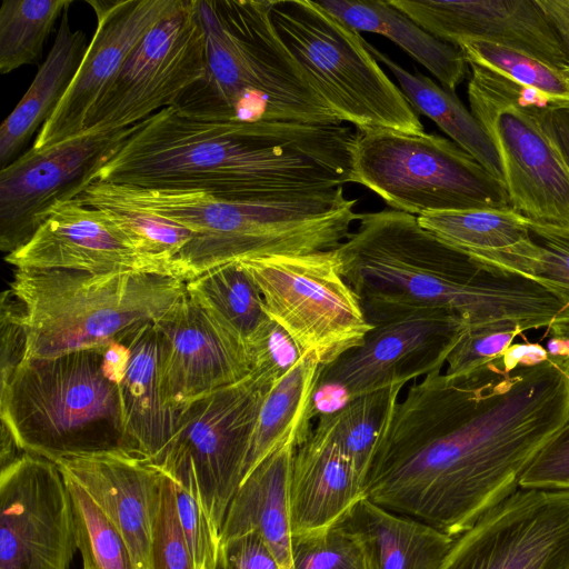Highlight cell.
<instances>
[{
  "label": "cell",
  "instance_id": "38",
  "mask_svg": "<svg viewBox=\"0 0 569 569\" xmlns=\"http://www.w3.org/2000/svg\"><path fill=\"white\" fill-rule=\"evenodd\" d=\"M293 569H371L359 539L335 523L292 536Z\"/></svg>",
  "mask_w": 569,
  "mask_h": 569
},
{
  "label": "cell",
  "instance_id": "37",
  "mask_svg": "<svg viewBox=\"0 0 569 569\" xmlns=\"http://www.w3.org/2000/svg\"><path fill=\"white\" fill-rule=\"evenodd\" d=\"M536 247L509 272L527 277L556 295L569 312V226L529 219Z\"/></svg>",
  "mask_w": 569,
  "mask_h": 569
},
{
  "label": "cell",
  "instance_id": "1",
  "mask_svg": "<svg viewBox=\"0 0 569 569\" xmlns=\"http://www.w3.org/2000/svg\"><path fill=\"white\" fill-rule=\"evenodd\" d=\"M390 401L365 497L453 538L520 489L538 452L569 421V357L507 373L437 370Z\"/></svg>",
  "mask_w": 569,
  "mask_h": 569
},
{
  "label": "cell",
  "instance_id": "2",
  "mask_svg": "<svg viewBox=\"0 0 569 569\" xmlns=\"http://www.w3.org/2000/svg\"><path fill=\"white\" fill-rule=\"evenodd\" d=\"M356 138L345 124H214L171 106L133 124L88 186L201 190L230 201L311 196L350 182Z\"/></svg>",
  "mask_w": 569,
  "mask_h": 569
},
{
  "label": "cell",
  "instance_id": "9",
  "mask_svg": "<svg viewBox=\"0 0 569 569\" xmlns=\"http://www.w3.org/2000/svg\"><path fill=\"white\" fill-rule=\"evenodd\" d=\"M350 182L370 189L391 209L416 217L512 208L502 180L453 141L435 133L358 132Z\"/></svg>",
  "mask_w": 569,
  "mask_h": 569
},
{
  "label": "cell",
  "instance_id": "11",
  "mask_svg": "<svg viewBox=\"0 0 569 569\" xmlns=\"http://www.w3.org/2000/svg\"><path fill=\"white\" fill-rule=\"evenodd\" d=\"M270 319L320 367L360 346L373 328L341 274L335 250L239 260Z\"/></svg>",
  "mask_w": 569,
  "mask_h": 569
},
{
  "label": "cell",
  "instance_id": "10",
  "mask_svg": "<svg viewBox=\"0 0 569 569\" xmlns=\"http://www.w3.org/2000/svg\"><path fill=\"white\" fill-rule=\"evenodd\" d=\"M468 100L499 156L512 209L530 220L569 226V170L543 129V112L557 102L478 64Z\"/></svg>",
  "mask_w": 569,
  "mask_h": 569
},
{
  "label": "cell",
  "instance_id": "19",
  "mask_svg": "<svg viewBox=\"0 0 569 569\" xmlns=\"http://www.w3.org/2000/svg\"><path fill=\"white\" fill-rule=\"evenodd\" d=\"M178 1H87L97 17L94 34L67 92L41 127L33 149H47L82 133L88 114L132 50Z\"/></svg>",
  "mask_w": 569,
  "mask_h": 569
},
{
  "label": "cell",
  "instance_id": "13",
  "mask_svg": "<svg viewBox=\"0 0 569 569\" xmlns=\"http://www.w3.org/2000/svg\"><path fill=\"white\" fill-rule=\"evenodd\" d=\"M204 68L198 2L179 0L132 50L88 114L82 133L128 128L173 106L203 77Z\"/></svg>",
  "mask_w": 569,
  "mask_h": 569
},
{
  "label": "cell",
  "instance_id": "31",
  "mask_svg": "<svg viewBox=\"0 0 569 569\" xmlns=\"http://www.w3.org/2000/svg\"><path fill=\"white\" fill-rule=\"evenodd\" d=\"M320 368L312 357L303 356L266 396L251 439L243 479L291 435L309 432L308 410Z\"/></svg>",
  "mask_w": 569,
  "mask_h": 569
},
{
  "label": "cell",
  "instance_id": "51",
  "mask_svg": "<svg viewBox=\"0 0 569 569\" xmlns=\"http://www.w3.org/2000/svg\"><path fill=\"white\" fill-rule=\"evenodd\" d=\"M546 350L550 356L569 357V338L551 336Z\"/></svg>",
  "mask_w": 569,
  "mask_h": 569
},
{
  "label": "cell",
  "instance_id": "32",
  "mask_svg": "<svg viewBox=\"0 0 569 569\" xmlns=\"http://www.w3.org/2000/svg\"><path fill=\"white\" fill-rule=\"evenodd\" d=\"M186 290L246 345L270 320L258 286L239 261L218 266L187 281Z\"/></svg>",
  "mask_w": 569,
  "mask_h": 569
},
{
  "label": "cell",
  "instance_id": "49",
  "mask_svg": "<svg viewBox=\"0 0 569 569\" xmlns=\"http://www.w3.org/2000/svg\"><path fill=\"white\" fill-rule=\"evenodd\" d=\"M536 2L558 33L569 57V0H536Z\"/></svg>",
  "mask_w": 569,
  "mask_h": 569
},
{
  "label": "cell",
  "instance_id": "27",
  "mask_svg": "<svg viewBox=\"0 0 569 569\" xmlns=\"http://www.w3.org/2000/svg\"><path fill=\"white\" fill-rule=\"evenodd\" d=\"M69 8L62 12L53 44L32 83L0 127L1 169L50 118L83 60L87 37L71 29Z\"/></svg>",
  "mask_w": 569,
  "mask_h": 569
},
{
  "label": "cell",
  "instance_id": "16",
  "mask_svg": "<svg viewBox=\"0 0 569 569\" xmlns=\"http://www.w3.org/2000/svg\"><path fill=\"white\" fill-rule=\"evenodd\" d=\"M77 549L58 466L24 452L0 470V569H69Z\"/></svg>",
  "mask_w": 569,
  "mask_h": 569
},
{
  "label": "cell",
  "instance_id": "4",
  "mask_svg": "<svg viewBox=\"0 0 569 569\" xmlns=\"http://www.w3.org/2000/svg\"><path fill=\"white\" fill-rule=\"evenodd\" d=\"M88 207L153 213L194 233L177 256L174 276L187 282L229 262L337 249L359 219L343 188L269 201H230L201 190L146 189L91 182L79 194Z\"/></svg>",
  "mask_w": 569,
  "mask_h": 569
},
{
  "label": "cell",
  "instance_id": "52",
  "mask_svg": "<svg viewBox=\"0 0 569 569\" xmlns=\"http://www.w3.org/2000/svg\"><path fill=\"white\" fill-rule=\"evenodd\" d=\"M548 330L551 336L569 338V312L553 321Z\"/></svg>",
  "mask_w": 569,
  "mask_h": 569
},
{
  "label": "cell",
  "instance_id": "22",
  "mask_svg": "<svg viewBox=\"0 0 569 569\" xmlns=\"http://www.w3.org/2000/svg\"><path fill=\"white\" fill-rule=\"evenodd\" d=\"M100 506L126 540L136 569H148L164 473L149 459L114 451L54 462Z\"/></svg>",
  "mask_w": 569,
  "mask_h": 569
},
{
  "label": "cell",
  "instance_id": "47",
  "mask_svg": "<svg viewBox=\"0 0 569 569\" xmlns=\"http://www.w3.org/2000/svg\"><path fill=\"white\" fill-rule=\"evenodd\" d=\"M542 122L551 143L569 170V102L546 110Z\"/></svg>",
  "mask_w": 569,
  "mask_h": 569
},
{
  "label": "cell",
  "instance_id": "53",
  "mask_svg": "<svg viewBox=\"0 0 569 569\" xmlns=\"http://www.w3.org/2000/svg\"><path fill=\"white\" fill-rule=\"evenodd\" d=\"M561 72L563 73L565 78L567 79V81L569 83V66H567L566 68L561 69Z\"/></svg>",
  "mask_w": 569,
  "mask_h": 569
},
{
  "label": "cell",
  "instance_id": "26",
  "mask_svg": "<svg viewBox=\"0 0 569 569\" xmlns=\"http://www.w3.org/2000/svg\"><path fill=\"white\" fill-rule=\"evenodd\" d=\"M336 523L359 539L371 569H440L456 539L366 497Z\"/></svg>",
  "mask_w": 569,
  "mask_h": 569
},
{
  "label": "cell",
  "instance_id": "25",
  "mask_svg": "<svg viewBox=\"0 0 569 569\" xmlns=\"http://www.w3.org/2000/svg\"><path fill=\"white\" fill-rule=\"evenodd\" d=\"M306 435H291L242 480L228 507L220 542L258 533L281 569H293L290 476L296 447Z\"/></svg>",
  "mask_w": 569,
  "mask_h": 569
},
{
  "label": "cell",
  "instance_id": "50",
  "mask_svg": "<svg viewBox=\"0 0 569 569\" xmlns=\"http://www.w3.org/2000/svg\"><path fill=\"white\" fill-rule=\"evenodd\" d=\"M23 453L24 451L17 443L10 429L3 422H1L0 470L9 467Z\"/></svg>",
  "mask_w": 569,
  "mask_h": 569
},
{
  "label": "cell",
  "instance_id": "15",
  "mask_svg": "<svg viewBox=\"0 0 569 569\" xmlns=\"http://www.w3.org/2000/svg\"><path fill=\"white\" fill-rule=\"evenodd\" d=\"M440 569H569V490L519 489L455 539Z\"/></svg>",
  "mask_w": 569,
  "mask_h": 569
},
{
  "label": "cell",
  "instance_id": "21",
  "mask_svg": "<svg viewBox=\"0 0 569 569\" xmlns=\"http://www.w3.org/2000/svg\"><path fill=\"white\" fill-rule=\"evenodd\" d=\"M435 38L479 39L528 53L559 70L569 57L536 0H390Z\"/></svg>",
  "mask_w": 569,
  "mask_h": 569
},
{
  "label": "cell",
  "instance_id": "3",
  "mask_svg": "<svg viewBox=\"0 0 569 569\" xmlns=\"http://www.w3.org/2000/svg\"><path fill=\"white\" fill-rule=\"evenodd\" d=\"M355 232L335 249L342 277L363 315L441 308L470 328H548L567 306L540 283L487 267L393 209L359 216Z\"/></svg>",
  "mask_w": 569,
  "mask_h": 569
},
{
  "label": "cell",
  "instance_id": "23",
  "mask_svg": "<svg viewBox=\"0 0 569 569\" xmlns=\"http://www.w3.org/2000/svg\"><path fill=\"white\" fill-rule=\"evenodd\" d=\"M365 497L363 478L320 422L297 445L290 476L292 536L333 526Z\"/></svg>",
  "mask_w": 569,
  "mask_h": 569
},
{
  "label": "cell",
  "instance_id": "17",
  "mask_svg": "<svg viewBox=\"0 0 569 569\" xmlns=\"http://www.w3.org/2000/svg\"><path fill=\"white\" fill-rule=\"evenodd\" d=\"M132 127L82 133L50 148H31L0 171V248L22 247L58 202L77 198L102 158Z\"/></svg>",
  "mask_w": 569,
  "mask_h": 569
},
{
  "label": "cell",
  "instance_id": "45",
  "mask_svg": "<svg viewBox=\"0 0 569 569\" xmlns=\"http://www.w3.org/2000/svg\"><path fill=\"white\" fill-rule=\"evenodd\" d=\"M0 331L1 388L6 386L26 358L27 335L23 323V312L20 302L11 289L4 290L1 295Z\"/></svg>",
  "mask_w": 569,
  "mask_h": 569
},
{
  "label": "cell",
  "instance_id": "41",
  "mask_svg": "<svg viewBox=\"0 0 569 569\" xmlns=\"http://www.w3.org/2000/svg\"><path fill=\"white\" fill-rule=\"evenodd\" d=\"M251 372L272 389L303 357L290 335L276 321H267L247 342Z\"/></svg>",
  "mask_w": 569,
  "mask_h": 569
},
{
  "label": "cell",
  "instance_id": "8",
  "mask_svg": "<svg viewBox=\"0 0 569 569\" xmlns=\"http://www.w3.org/2000/svg\"><path fill=\"white\" fill-rule=\"evenodd\" d=\"M271 19L311 84L341 122L357 132L421 133L402 91L369 52L365 39L318 1L272 0Z\"/></svg>",
  "mask_w": 569,
  "mask_h": 569
},
{
  "label": "cell",
  "instance_id": "40",
  "mask_svg": "<svg viewBox=\"0 0 569 569\" xmlns=\"http://www.w3.org/2000/svg\"><path fill=\"white\" fill-rule=\"evenodd\" d=\"M148 569H194L178 518L174 486L166 473L151 536Z\"/></svg>",
  "mask_w": 569,
  "mask_h": 569
},
{
  "label": "cell",
  "instance_id": "14",
  "mask_svg": "<svg viewBox=\"0 0 569 569\" xmlns=\"http://www.w3.org/2000/svg\"><path fill=\"white\" fill-rule=\"evenodd\" d=\"M365 317L373 328L362 343L321 367L316 385L342 391L348 401L441 370L470 328L441 308L382 310Z\"/></svg>",
  "mask_w": 569,
  "mask_h": 569
},
{
  "label": "cell",
  "instance_id": "46",
  "mask_svg": "<svg viewBox=\"0 0 569 569\" xmlns=\"http://www.w3.org/2000/svg\"><path fill=\"white\" fill-rule=\"evenodd\" d=\"M212 569H281L258 533L220 542Z\"/></svg>",
  "mask_w": 569,
  "mask_h": 569
},
{
  "label": "cell",
  "instance_id": "42",
  "mask_svg": "<svg viewBox=\"0 0 569 569\" xmlns=\"http://www.w3.org/2000/svg\"><path fill=\"white\" fill-rule=\"evenodd\" d=\"M173 486L179 522L190 549L194 569H212L220 545L219 533L207 515L200 496L176 482Z\"/></svg>",
  "mask_w": 569,
  "mask_h": 569
},
{
  "label": "cell",
  "instance_id": "33",
  "mask_svg": "<svg viewBox=\"0 0 569 569\" xmlns=\"http://www.w3.org/2000/svg\"><path fill=\"white\" fill-rule=\"evenodd\" d=\"M72 0H4L0 8V72L41 57L53 26Z\"/></svg>",
  "mask_w": 569,
  "mask_h": 569
},
{
  "label": "cell",
  "instance_id": "5",
  "mask_svg": "<svg viewBox=\"0 0 569 569\" xmlns=\"http://www.w3.org/2000/svg\"><path fill=\"white\" fill-rule=\"evenodd\" d=\"M206 38L203 77L173 104L214 124H341L281 40L272 0H197Z\"/></svg>",
  "mask_w": 569,
  "mask_h": 569
},
{
  "label": "cell",
  "instance_id": "18",
  "mask_svg": "<svg viewBox=\"0 0 569 569\" xmlns=\"http://www.w3.org/2000/svg\"><path fill=\"white\" fill-rule=\"evenodd\" d=\"M4 260L16 269L174 277L170 262L143 251L102 209L78 198L51 208L33 236Z\"/></svg>",
  "mask_w": 569,
  "mask_h": 569
},
{
  "label": "cell",
  "instance_id": "39",
  "mask_svg": "<svg viewBox=\"0 0 569 569\" xmlns=\"http://www.w3.org/2000/svg\"><path fill=\"white\" fill-rule=\"evenodd\" d=\"M97 209H102L143 251L170 262L173 274L177 256L194 238L189 229L150 212L118 206Z\"/></svg>",
  "mask_w": 569,
  "mask_h": 569
},
{
  "label": "cell",
  "instance_id": "24",
  "mask_svg": "<svg viewBox=\"0 0 569 569\" xmlns=\"http://www.w3.org/2000/svg\"><path fill=\"white\" fill-rule=\"evenodd\" d=\"M123 340L128 352L119 393L124 442L130 453L153 461L173 436L180 410L163 398L162 340L154 322L131 330Z\"/></svg>",
  "mask_w": 569,
  "mask_h": 569
},
{
  "label": "cell",
  "instance_id": "35",
  "mask_svg": "<svg viewBox=\"0 0 569 569\" xmlns=\"http://www.w3.org/2000/svg\"><path fill=\"white\" fill-rule=\"evenodd\" d=\"M61 473L72 503L76 542L83 568L136 569L126 540L114 523L76 479Z\"/></svg>",
  "mask_w": 569,
  "mask_h": 569
},
{
  "label": "cell",
  "instance_id": "34",
  "mask_svg": "<svg viewBox=\"0 0 569 569\" xmlns=\"http://www.w3.org/2000/svg\"><path fill=\"white\" fill-rule=\"evenodd\" d=\"M402 388L399 385L362 395L318 417L363 481L390 401Z\"/></svg>",
  "mask_w": 569,
  "mask_h": 569
},
{
  "label": "cell",
  "instance_id": "43",
  "mask_svg": "<svg viewBox=\"0 0 569 569\" xmlns=\"http://www.w3.org/2000/svg\"><path fill=\"white\" fill-rule=\"evenodd\" d=\"M516 329L469 328L447 359L446 375L463 377L502 358L513 339Z\"/></svg>",
  "mask_w": 569,
  "mask_h": 569
},
{
  "label": "cell",
  "instance_id": "48",
  "mask_svg": "<svg viewBox=\"0 0 569 569\" xmlns=\"http://www.w3.org/2000/svg\"><path fill=\"white\" fill-rule=\"evenodd\" d=\"M548 352L539 343H512L503 353L501 363L509 373L518 367L536 366L548 358Z\"/></svg>",
  "mask_w": 569,
  "mask_h": 569
},
{
  "label": "cell",
  "instance_id": "29",
  "mask_svg": "<svg viewBox=\"0 0 569 569\" xmlns=\"http://www.w3.org/2000/svg\"><path fill=\"white\" fill-rule=\"evenodd\" d=\"M418 221L473 260L503 271L535 246L529 219L512 208L432 212Z\"/></svg>",
  "mask_w": 569,
  "mask_h": 569
},
{
  "label": "cell",
  "instance_id": "54",
  "mask_svg": "<svg viewBox=\"0 0 569 569\" xmlns=\"http://www.w3.org/2000/svg\"><path fill=\"white\" fill-rule=\"evenodd\" d=\"M83 569H88V568H83Z\"/></svg>",
  "mask_w": 569,
  "mask_h": 569
},
{
  "label": "cell",
  "instance_id": "44",
  "mask_svg": "<svg viewBox=\"0 0 569 569\" xmlns=\"http://www.w3.org/2000/svg\"><path fill=\"white\" fill-rule=\"evenodd\" d=\"M520 489L569 490V421L535 457L520 480Z\"/></svg>",
  "mask_w": 569,
  "mask_h": 569
},
{
  "label": "cell",
  "instance_id": "28",
  "mask_svg": "<svg viewBox=\"0 0 569 569\" xmlns=\"http://www.w3.org/2000/svg\"><path fill=\"white\" fill-rule=\"evenodd\" d=\"M318 3L356 31L387 37L455 92L468 73L459 47L441 41L382 0H323Z\"/></svg>",
  "mask_w": 569,
  "mask_h": 569
},
{
  "label": "cell",
  "instance_id": "36",
  "mask_svg": "<svg viewBox=\"0 0 569 569\" xmlns=\"http://www.w3.org/2000/svg\"><path fill=\"white\" fill-rule=\"evenodd\" d=\"M455 46L460 48L468 63L537 89L557 102H569V83L561 70L528 53L479 39H461Z\"/></svg>",
  "mask_w": 569,
  "mask_h": 569
},
{
  "label": "cell",
  "instance_id": "6",
  "mask_svg": "<svg viewBox=\"0 0 569 569\" xmlns=\"http://www.w3.org/2000/svg\"><path fill=\"white\" fill-rule=\"evenodd\" d=\"M123 338L24 360L0 388V418L27 453L59 459L126 451L119 379ZM130 453V452H129Z\"/></svg>",
  "mask_w": 569,
  "mask_h": 569
},
{
  "label": "cell",
  "instance_id": "7",
  "mask_svg": "<svg viewBox=\"0 0 569 569\" xmlns=\"http://www.w3.org/2000/svg\"><path fill=\"white\" fill-rule=\"evenodd\" d=\"M10 289L22 308L30 360L110 345L160 319L186 282L148 272L16 269Z\"/></svg>",
  "mask_w": 569,
  "mask_h": 569
},
{
  "label": "cell",
  "instance_id": "20",
  "mask_svg": "<svg viewBox=\"0 0 569 569\" xmlns=\"http://www.w3.org/2000/svg\"><path fill=\"white\" fill-rule=\"evenodd\" d=\"M154 325L162 340V392L171 409L180 410L250 376L247 345L219 325L187 290Z\"/></svg>",
  "mask_w": 569,
  "mask_h": 569
},
{
  "label": "cell",
  "instance_id": "12",
  "mask_svg": "<svg viewBox=\"0 0 569 569\" xmlns=\"http://www.w3.org/2000/svg\"><path fill=\"white\" fill-rule=\"evenodd\" d=\"M269 391L249 376L190 402L180 409L173 436L152 461L173 481H196L219 537Z\"/></svg>",
  "mask_w": 569,
  "mask_h": 569
},
{
  "label": "cell",
  "instance_id": "30",
  "mask_svg": "<svg viewBox=\"0 0 569 569\" xmlns=\"http://www.w3.org/2000/svg\"><path fill=\"white\" fill-rule=\"evenodd\" d=\"M365 44L377 61L391 71L417 113L431 119L456 144L472 156L493 177L503 181L500 159L492 141L455 92L419 72L410 73L366 40Z\"/></svg>",
  "mask_w": 569,
  "mask_h": 569
}]
</instances>
